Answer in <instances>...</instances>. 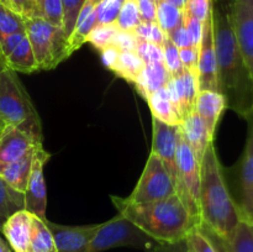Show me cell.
<instances>
[{
    "mask_svg": "<svg viewBox=\"0 0 253 252\" xmlns=\"http://www.w3.org/2000/svg\"><path fill=\"white\" fill-rule=\"evenodd\" d=\"M211 15L219 93L227 109L245 119L253 109V82L235 37L229 5L212 0Z\"/></svg>",
    "mask_w": 253,
    "mask_h": 252,
    "instance_id": "1",
    "label": "cell"
},
{
    "mask_svg": "<svg viewBox=\"0 0 253 252\" xmlns=\"http://www.w3.org/2000/svg\"><path fill=\"white\" fill-rule=\"evenodd\" d=\"M111 200L119 214L158 242L184 240L189 231L199 225L177 194L143 204L130 203L115 195H111Z\"/></svg>",
    "mask_w": 253,
    "mask_h": 252,
    "instance_id": "2",
    "label": "cell"
},
{
    "mask_svg": "<svg viewBox=\"0 0 253 252\" xmlns=\"http://www.w3.org/2000/svg\"><path fill=\"white\" fill-rule=\"evenodd\" d=\"M199 207L202 222L226 240L241 220L214 141L208 145L200 162Z\"/></svg>",
    "mask_w": 253,
    "mask_h": 252,
    "instance_id": "3",
    "label": "cell"
},
{
    "mask_svg": "<svg viewBox=\"0 0 253 252\" xmlns=\"http://www.w3.org/2000/svg\"><path fill=\"white\" fill-rule=\"evenodd\" d=\"M0 119L40 142L43 140L39 113L16 72L10 68L0 72Z\"/></svg>",
    "mask_w": 253,
    "mask_h": 252,
    "instance_id": "4",
    "label": "cell"
},
{
    "mask_svg": "<svg viewBox=\"0 0 253 252\" xmlns=\"http://www.w3.org/2000/svg\"><path fill=\"white\" fill-rule=\"evenodd\" d=\"M158 244L157 240L118 212L113 219L99 225L85 252H104L116 247H133L151 252Z\"/></svg>",
    "mask_w": 253,
    "mask_h": 252,
    "instance_id": "5",
    "label": "cell"
},
{
    "mask_svg": "<svg viewBox=\"0 0 253 252\" xmlns=\"http://www.w3.org/2000/svg\"><path fill=\"white\" fill-rule=\"evenodd\" d=\"M178 189L177 195L182 199L192 216L202 222L199 207L200 194V162L190 146L180 133L177 146Z\"/></svg>",
    "mask_w": 253,
    "mask_h": 252,
    "instance_id": "6",
    "label": "cell"
},
{
    "mask_svg": "<svg viewBox=\"0 0 253 252\" xmlns=\"http://www.w3.org/2000/svg\"><path fill=\"white\" fill-rule=\"evenodd\" d=\"M174 194H177V189L169 172L160 156L151 151L135 189L125 199L135 204H143L166 199Z\"/></svg>",
    "mask_w": 253,
    "mask_h": 252,
    "instance_id": "7",
    "label": "cell"
},
{
    "mask_svg": "<svg viewBox=\"0 0 253 252\" xmlns=\"http://www.w3.org/2000/svg\"><path fill=\"white\" fill-rule=\"evenodd\" d=\"M247 137L244 152L235 166L234 197L241 220L253 222V109L245 118Z\"/></svg>",
    "mask_w": 253,
    "mask_h": 252,
    "instance_id": "8",
    "label": "cell"
},
{
    "mask_svg": "<svg viewBox=\"0 0 253 252\" xmlns=\"http://www.w3.org/2000/svg\"><path fill=\"white\" fill-rule=\"evenodd\" d=\"M227 5L237 44L253 82V0H230Z\"/></svg>",
    "mask_w": 253,
    "mask_h": 252,
    "instance_id": "9",
    "label": "cell"
},
{
    "mask_svg": "<svg viewBox=\"0 0 253 252\" xmlns=\"http://www.w3.org/2000/svg\"><path fill=\"white\" fill-rule=\"evenodd\" d=\"M49 155L43 146H39L35 152L34 163H32L31 174H30L27 189L25 192V210L36 215L41 220L46 221L47 208V192L44 183L43 167L48 162Z\"/></svg>",
    "mask_w": 253,
    "mask_h": 252,
    "instance_id": "10",
    "label": "cell"
},
{
    "mask_svg": "<svg viewBox=\"0 0 253 252\" xmlns=\"http://www.w3.org/2000/svg\"><path fill=\"white\" fill-rule=\"evenodd\" d=\"M197 78L199 91H219L216 52H215L214 32H212V15H210L203 22V35L199 43V58H198Z\"/></svg>",
    "mask_w": 253,
    "mask_h": 252,
    "instance_id": "11",
    "label": "cell"
},
{
    "mask_svg": "<svg viewBox=\"0 0 253 252\" xmlns=\"http://www.w3.org/2000/svg\"><path fill=\"white\" fill-rule=\"evenodd\" d=\"M152 150L160 156L163 165L169 172L175 189H178L177 146L180 136L179 125H168L152 118Z\"/></svg>",
    "mask_w": 253,
    "mask_h": 252,
    "instance_id": "12",
    "label": "cell"
},
{
    "mask_svg": "<svg viewBox=\"0 0 253 252\" xmlns=\"http://www.w3.org/2000/svg\"><path fill=\"white\" fill-rule=\"evenodd\" d=\"M46 224L53 235L57 252H85L89 242L98 231L100 225L68 226V225L56 224L49 221L48 219L46 220Z\"/></svg>",
    "mask_w": 253,
    "mask_h": 252,
    "instance_id": "13",
    "label": "cell"
},
{
    "mask_svg": "<svg viewBox=\"0 0 253 252\" xmlns=\"http://www.w3.org/2000/svg\"><path fill=\"white\" fill-rule=\"evenodd\" d=\"M56 26L41 17L25 20V30L39 69L51 68V42Z\"/></svg>",
    "mask_w": 253,
    "mask_h": 252,
    "instance_id": "14",
    "label": "cell"
},
{
    "mask_svg": "<svg viewBox=\"0 0 253 252\" xmlns=\"http://www.w3.org/2000/svg\"><path fill=\"white\" fill-rule=\"evenodd\" d=\"M42 142L15 126L6 125L0 135V167L15 162Z\"/></svg>",
    "mask_w": 253,
    "mask_h": 252,
    "instance_id": "15",
    "label": "cell"
},
{
    "mask_svg": "<svg viewBox=\"0 0 253 252\" xmlns=\"http://www.w3.org/2000/svg\"><path fill=\"white\" fill-rule=\"evenodd\" d=\"M227 109L224 95L215 90H200L195 101V113L207 126L210 137L215 138L217 124Z\"/></svg>",
    "mask_w": 253,
    "mask_h": 252,
    "instance_id": "16",
    "label": "cell"
},
{
    "mask_svg": "<svg viewBox=\"0 0 253 252\" xmlns=\"http://www.w3.org/2000/svg\"><path fill=\"white\" fill-rule=\"evenodd\" d=\"M31 225L32 214L25 209L15 212L4 222L1 232L15 252H29Z\"/></svg>",
    "mask_w": 253,
    "mask_h": 252,
    "instance_id": "17",
    "label": "cell"
},
{
    "mask_svg": "<svg viewBox=\"0 0 253 252\" xmlns=\"http://www.w3.org/2000/svg\"><path fill=\"white\" fill-rule=\"evenodd\" d=\"M179 127L180 133L184 137V140L190 146L199 162H202L208 145L215 138L210 137L207 126L204 125L202 119L198 116L195 110L182 119V124L179 125Z\"/></svg>",
    "mask_w": 253,
    "mask_h": 252,
    "instance_id": "18",
    "label": "cell"
},
{
    "mask_svg": "<svg viewBox=\"0 0 253 252\" xmlns=\"http://www.w3.org/2000/svg\"><path fill=\"white\" fill-rule=\"evenodd\" d=\"M170 78H172V76L166 68L163 62L147 63L145 64L133 84H135L137 93L145 100H147V98L153 91L166 86V84L168 83Z\"/></svg>",
    "mask_w": 253,
    "mask_h": 252,
    "instance_id": "19",
    "label": "cell"
},
{
    "mask_svg": "<svg viewBox=\"0 0 253 252\" xmlns=\"http://www.w3.org/2000/svg\"><path fill=\"white\" fill-rule=\"evenodd\" d=\"M42 146V145H40ZM39 147V146H37ZM37 147L29 151L25 156L19 158L15 162L9 163L6 166L0 167V177L5 180L9 185L15 188L19 192L25 193L27 189V183H29L30 174H31L32 163H34L35 152Z\"/></svg>",
    "mask_w": 253,
    "mask_h": 252,
    "instance_id": "20",
    "label": "cell"
},
{
    "mask_svg": "<svg viewBox=\"0 0 253 252\" xmlns=\"http://www.w3.org/2000/svg\"><path fill=\"white\" fill-rule=\"evenodd\" d=\"M152 113V118L158 119L168 125H180L182 118L178 113L177 108L172 103L166 86L153 91L146 100Z\"/></svg>",
    "mask_w": 253,
    "mask_h": 252,
    "instance_id": "21",
    "label": "cell"
},
{
    "mask_svg": "<svg viewBox=\"0 0 253 252\" xmlns=\"http://www.w3.org/2000/svg\"><path fill=\"white\" fill-rule=\"evenodd\" d=\"M25 209V193L19 192L0 177V231L11 215Z\"/></svg>",
    "mask_w": 253,
    "mask_h": 252,
    "instance_id": "22",
    "label": "cell"
},
{
    "mask_svg": "<svg viewBox=\"0 0 253 252\" xmlns=\"http://www.w3.org/2000/svg\"><path fill=\"white\" fill-rule=\"evenodd\" d=\"M7 68L12 69L14 72H21V73H32L39 71L36 59H35L32 47L30 44L27 35L21 40L19 44L15 47L14 51L5 58Z\"/></svg>",
    "mask_w": 253,
    "mask_h": 252,
    "instance_id": "23",
    "label": "cell"
},
{
    "mask_svg": "<svg viewBox=\"0 0 253 252\" xmlns=\"http://www.w3.org/2000/svg\"><path fill=\"white\" fill-rule=\"evenodd\" d=\"M29 252H57L53 235L46 221L32 215Z\"/></svg>",
    "mask_w": 253,
    "mask_h": 252,
    "instance_id": "24",
    "label": "cell"
},
{
    "mask_svg": "<svg viewBox=\"0 0 253 252\" xmlns=\"http://www.w3.org/2000/svg\"><path fill=\"white\" fill-rule=\"evenodd\" d=\"M143 67L145 62L135 51H120L118 61L111 71L118 77L133 84Z\"/></svg>",
    "mask_w": 253,
    "mask_h": 252,
    "instance_id": "25",
    "label": "cell"
},
{
    "mask_svg": "<svg viewBox=\"0 0 253 252\" xmlns=\"http://www.w3.org/2000/svg\"><path fill=\"white\" fill-rule=\"evenodd\" d=\"M183 11L179 7L166 2L163 0H157V10H156V22L162 29L166 35L177 29L183 22Z\"/></svg>",
    "mask_w": 253,
    "mask_h": 252,
    "instance_id": "26",
    "label": "cell"
},
{
    "mask_svg": "<svg viewBox=\"0 0 253 252\" xmlns=\"http://www.w3.org/2000/svg\"><path fill=\"white\" fill-rule=\"evenodd\" d=\"M227 241L234 252H253V222L240 220Z\"/></svg>",
    "mask_w": 253,
    "mask_h": 252,
    "instance_id": "27",
    "label": "cell"
},
{
    "mask_svg": "<svg viewBox=\"0 0 253 252\" xmlns=\"http://www.w3.org/2000/svg\"><path fill=\"white\" fill-rule=\"evenodd\" d=\"M25 19L12 11L10 7L0 2V41L16 32H24Z\"/></svg>",
    "mask_w": 253,
    "mask_h": 252,
    "instance_id": "28",
    "label": "cell"
},
{
    "mask_svg": "<svg viewBox=\"0 0 253 252\" xmlns=\"http://www.w3.org/2000/svg\"><path fill=\"white\" fill-rule=\"evenodd\" d=\"M142 22L136 0H125L121 6L115 25L123 31H135L136 27Z\"/></svg>",
    "mask_w": 253,
    "mask_h": 252,
    "instance_id": "29",
    "label": "cell"
},
{
    "mask_svg": "<svg viewBox=\"0 0 253 252\" xmlns=\"http://www.w3.org/2000/svg\"><path fill=\"white\" fill-rule=\"evenodd\" d=\"M39 16L51 25L63 29L62 0H36Z\"/></svg>",
    "mask_w": 253,
    "mask_h": 252,
    "instance_id": "30",
    "label": "cell"
},
{
    "mask_svg": "<svg viewBox=\"0 0 253 252\" xmlns=\"http://www.w3.org/2000/svg\"><path fill=\"white\" fill-rule=\"evenodd\" d=\"M119 31L118 26L115 24L113 25H96L89 34L86 42L93 44L95 48L101 51L105 47L111 46L115 37L116 32Z\"/></svg>",
    "mask_w": 253,
    "mask_h": 252,
    "instance_id": "31",
    "label": "cell"
},
{
    "mask_svg": "<svg viewBox=\"0 0 253 252\" xmlns=\"http://www.w3.org/2000/svg\"><path fill=\"white\" fill-rule=\"evenodd\" d=\"M163 49V63H165L166 68L170 73L172 77H178L183 73L184 68H183L182 61L179 57V48L170 41L168 37H166L165 42L162 44Z\"/></svg>",
    "mask_w": 253,
    "mask_h": 252,
    "instance_id": "32",
    "label": "cell"
},
{
    "mask_svg": "<svg viewBox=\"0 0 253 252\" xmlns=\"http://www.w3.org/2000/svg\"><path fill=\"white\" fill-rule=\"evenodd\" d=\"M125 0H101L96 6V25H113L116 22Z\"/></svg>",
    "mask_w": 253,
    "mask_h": 252,
    "instance_id": "33",
    "label": "cell"
},
{
    "mask_svg": "<svg viewBox=\"0 0 253 252\" xmlns=\"http://www.w3.org/2000/svg\"><path fill=\"white\" fill-rule=\"evenodd\" d=\"M85 0H62L63 7V30L68 37H71L78 19L79 11Z\"/></svg>",
    "mask_w": 253,
    "mask_h": 252,
    "instance_id": "34",
    "label": "cell"
},
{
    "mask_svg": "<svg viewBox=\"0 0 253 252\" xmlns=\"http://www.w3.org/2000/svg\"><path fill=\"white\" fill-rule=\"evenodd\" d=\"M135 35L141 40L162 46L167 35L162 31L157 22H141L135 29Z\"/></svg>",
    "mask_w": 253,
    "mask_h": 252,
    "instance_id": "35",
    "label": "cell"
},
{
    "mask_svg": "<svg viewBox=\"0 0 253 252\" xmlns=\"http://www.w3.org/2000/svg\"><path fill=\"white\" fill-rule=\"evenodd\" d=\"M135 52L141 57L145 64L163 62V49L160 44L138 39Z\"/></svg>",
    "mask_w": 253,
    "mask_h": 252,
    "instance_id": "36",
    "label": "cell"
},
{
    "mask_svg": "<svg viewBox=\"0 0 253 252\" xmlns=\"http://www.w3.org/2000/svg\"><path fill=\"white\" fill-rule=\"evenodd\" d=\"M185 242L188 246V252H217L211 242L205 235L194 227L189 234L185 236Z\"/></svg>",
    "mask_w": 253,
    "mask_h": 252,
    "instance_id": "37",
    "label": "cell"
},
{
    "mask_svg": "<svg viewBox=\"0 0 253 252\" xmlns=\"http://www.w3.org/2000/svg\"><path fill=\"white\" fill-rule=\"evenodd\" d=\"M5 4L25 20L40 17L36 0H5Z\"/></svg>",
    "mask_w": 253,
    "mask_h": 252,
    "instance_id": "38",
    "label": "cell"
},
{
    "mask_svg": "<svg viewBox=\"0 0 253 252\" xmlns=\"http://www.w3.org/2000/svg\"><path fill=\"white\" fill-rule=\"evenodd\" d=\"M183 25H184L185 30H187L188 35H189V39L192 41L193 46L199 47L203 35V22L195 19L194 16H192L187 10H184L183 11Z\"/></svg>",
    "mask_w": 253,
    "mask_h": 252,
    "instance_id": "39",
    "label": "cell"
},
{
    "mask_svg": "<svg viewBox=\"0 0 253 252\" xmlns=\"http://www.w3.org/2000/svg\"><path fill=\"white\" fill-rule=\"evenodd\" d=\"M211 9L212 0H189L184 10H187L195 19L204 22L211 15Z\"/></svg>",
    "mask_w": 253,
    "mask_h": 252,
    "instance_id": "40",
    "label": "cell"
},
{
    "mask_svg": "<svg viewBox=\"0 0 253 252\" xmlns=\"http://www.w3.org/2000/svg\"><path fill=\"white\" fill-rule=\"evenodd\" d=\"M197 227L203 235H205V236L209 239V241L211 242L212 246L215 247V250H216L217 252H234L232 251L231 246H230L229 241H227L225 237H222L221 235L215 232L212 229H210V227L208 226V225H205L204 222H200Z\"/></svg>",
    "mask_w": 253,
    "mask_h": 252,
    "instance_id": "41",
    "label": "cell"
},
{
    "mask_svg": "<svg viewBox=\"0 0 253 252\" xmlns=\"http://www.w3.org/2000/svg\"><path fill=\"white\" fill-rule=\"evenodd\" d=\"M138 37L132 31H123L119 30L114 37L113 46L119 48L120 51H136Z\"/></svg>",
    "mask_w": 253,
    "mask_h": 252,
    "instance_id": "42",
    "label": "cell"
},
{
    "mask_svg": "<svg viewBox=\"0 0 253 252\" xmlns=\"http://www.w3.org/2000/svg\"><path fill=\"white\" fill-rule=\"evenodd\" d=\"M179 57L182 61L183 68L192 72L197 76L198 58H199V47L190 46L185 48H179Z\"/></svg>",
    "mask_w": 253,
    "mask_h": 252,
    "instance_id": "43",
    "label": "cell"
},
{
    "mask_svg": "<svg viewBox=\"0 0 253 252\" xmlns=\"http://www.w3.org/2000/svg\"><path fill=\"white\" fill-rule=\"evenodd\" d=\"M142 22H156L157 0H136Z\"/></svg>",
    "mask_w": 253,
    "mask_h": 252,
    "instance_id": "44",
    "label": "cell"
},
{
    "mask_svg": "<svg viewBox=\"0 0 253 252\" xmlns=\"http://www.w3.org/2000/svg\"><path fill=\"white\" fill-rule=\"evenodd\" d=\"M167 37L178 47V48H185V47L193 46L192 41H190L189 39V35H188L183 22L177 27V29H174L172 32H169V34L167 35Z\"/></svg>",
    "mask_w": 253,
    "mask_h": 252,
    "instance_id": "45",
    "label": "cell"
},
{
    "mask_svg": "<svg viewBox=\"0 0 253 252\" xmlns=\"http://www.w3.org/2000/svg\"><path fill=\"white\" fill-rule=\"evenodd\" d=\"M26 36V31L24 32H16V34H12L6 36L5 39H2L0 41V49H1V53L4 56V58H6L10 53L15 49V47L21 42V40ZM6 62V61H5Z\"/></svg>",
    "mask_w": 253,
    "mask_h": 252,
    "instance_id": "46",
    "label": "cell"
},
{
    "mask_svg": "<svg viewBox=\"0 0 253 252\" xmlns=\"http://www.w3.org/2000/svg\"><path fill=\"white\" fill-rule=\"evenodd\" d=\"M151 252H188V246L185 239L175 242H160Z\"/></svg>",
    "mask_w": 253,
    "mask_h": 252,
    "instance_id": "47",
    "label": "cell"
},
{
    "mask_svg": "<svg viewBox=\"0 0 253 252\" xmlns=\"http://www.w3.org/2000/svg\"><path fill=\"white\" fill-rule=\"evenodd\" d=\"M119 54H120V49L116 48V47L113 46V44L101 49L100 56H101V61H103L104 66L109 69H113V67L115 66L116 61H118Z\"/></svg>",
    "mask_w": 253,
    "mask_h": 252,
    "instance_id": "48",
    "label": "cell"
},
{
    "mask_svg": "<svg viewBox=\"0 0 253 252\" xmlns=\"http://www.w3.org/2000/svg\"><path fill=\"white\" fill-rule=\"evenodd\" d=\"M163 1L169 2V4H172V5H174V6L179 7L180 10H184L185 7H187L189 0H163Z\"/></svg>",
    "mask_w": 253,
    "mask_h": 252,
    "instance_id": "49",
    "label": "cell"
},
{
    "mask_svg": "<svg viewBox=\"0 0 253 252\" xmlns=\"http://www.w3.org/2000/svg\"><path fill=\"white\" fill-rule=\"evenodd\" d=\"M0 252H11L10 250V246L4 241V240L0 237Z\"/></svg>",
    "mask_w": 253,
    "mask_h": 252,
    "instance_id": "50",
    "label": "cell"
},
{
    "mask_svg": "<svg viewBox=\"0 0 253 252\" xmlns=\"http://www.w3.org/2000/svg\"><path fill=\"white\" fill-rule=\"evenodd\" d=\"M5 68H7L6 62H5L4 56H2V53H1V49H0V72H1L2 69H5Z\"/></svg>",
    "mask_w": 253,
    "mask_h": 252,
    "instance_id": "51",
    "label": "cell"
},
{
    "mask_svg": "<svg viewBox=\"0 0 253 252\" xmlns=\"http://www.w3.org/2000/svg\"><path fill=\"white\" fill-rule=\"evenodd\" d=\"M5 127H6V124H5V123H4V121H2V120H1V119H0V132H1V131H2V130H4V128H5Z\"/></svg>",
    "mask_w": 253,
    "mask_h": 252,
    "instance_id": "52",
    "label": "cell"
},
{
    "mask_svg": "<svg viewBox=\"0 0 253 252\" xmlns=\"http://www.w3.org/2000/svg\"><path fill=\"white\" fill-rule=\"evenodd\" d=\"M0 2H2V4H5V0H0ZM6 5V4H5Z\"/></svg>",
    "mask_w": 253,
    "mask_h": 252,
    "instance_id": "53",
    "label": "cell"
},
{
    "mask_svg": "<svg viewBox=\"0 0 253 252\" xmlns=\"http://www.w3.org/2000/svg\"><path fill=\"white\" fill-rule=\"evenodd\" d=\"M2 131H4V130H2ZM2 131H1V132H2ZM1 132H0V135H1Z\"/></svg>",
    "mask_w": 253,
    "mask_h": 252,
    "instance_id": "54",
    "label": "cell"
}]
</instances>
